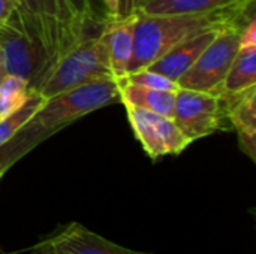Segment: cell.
I'll return each mask as SVG.
<instances>
[{"instance_id": "1", "label": "cell", "mask_w": 256, "mask_h": 254, "mask_svg": "<svg viewBox=\"0 0 256 254\" xmlns=\"http://www.w3.org/2000/svg\"><path fill=\"white\" fill-rule=\"evenodd\" d=\"M111 103H120V85L116 78H100L63 91L42 105L30 121L0 150V175L12 162L50 135Z\"/></svg>"}, {"instance_id": "2", "label": "cell", "mask_w": 256, "mask_h": 254, "mask_svg": "<svg viewBox=\"0 0 256 254\" xmlns=\"http://www.w3.org/2000/svg\"><path fill=\"white\" fill-rule=\"evenodd\" d=\"M249 9H230L213 13H138L132 58L128 73L146 69L180 42L213 28L243 27Z\"/></svg>"}, {"instance_id": "3", "label": "cell", "mask_w": 256, "mask_h": 254, "mask_svg": "<svg viewBox=\"0 0 256 254\" xmlns=\"http://www.w3.org/2000/svg\"><path fill=\"white\" fill-rule=\"evenodd\" d=\"M14 3L24 33L46 54L48 69L87 36L78 28L66 0H14Z\"/></svg>"}, {"instance_id": "4", "label": "cell", "mask_w": 256, "mask_h": 254, "mask_svg": "<svg viewBox=\"0 0 256 254\" xmlns=\"http://www.w3.org/2000/svg\"><path fill=\"white\" fill-rule=\"evenodd\" d=\"M100 78H114L111 73L106 43L102 31L86 36L50 66L36 88L45 99Z\"/></svg>"}, {"instance_id": "5", "label": "cell", "mask_w": 256, "mask_h": 254, "mask_svg": "<svg viewBox=\"0 0 256 254\" xmlns=\"http://www.w3.org/2000/svg\"><path fill=\"white\" fill-rule=\"evenodd\" d=\"M242 28L231 27L220 30L194 66L178 78V87L220 96L222 84L240 49Z\"/></svg>"}, {"instance_id": "6", "label": "cell", "mask_w": 256, "mask_h": 254, "mask_svg": "<svg viewBox=\"0 0 256 254\" xmlns=\"http://www.w3.org/2000/svg\"><path fill=\"white\" fill-rule=\"evenodd\" d=\"M0 67L4 75H15L34 87L48 70L44 49L22 30L16 13L0 25Z\"/></svg>"}, {"instance_id": "7", "label": "cell", "mask_w": 256, "mask_h": 254, "mask_svg": "<svg viewBox=\"0 0 256 254\" xmlns=\"http://www.w3.org/2000/svg\"><path fill=\"white\" fill-rule=\"evenodd\" d=\"M224 117L225 108L220 96L186 88L176 91L172 121L190 142L219 130Z\"/></svg>"}, {"instance_id": "8", "label": "cell", "mask_w": 256, "mask_h": 254, "mask_svg": "<svg viewBox=\"0 0 256 254\" xmlns=\"http://www.w3.org/2000/svg\"><path fill=\"white\" fill-rule=\"evenodd\" d=\"M124 108L136 139L153 160L168 154H180L192 144L172 118L134 106Z\"/></svg>"}, {"instance_id": "9", "label": "cell", "mask_w": 256, "mask_h": 254, "mask_svg": "<svg viewBox=\"0 0 256 254\" xmlns=\"http://www.w3.org/2000/svg\"><path fill=\"white\" fill-rule=\"evenodd\" d=\"M39 250H46L52 254H150L114 244L80 223H72L46 240L40 244Z\"/></svg>"}, {"instance_id": "10", "label": "cell", "mask_w": 256, "mask_h": 254, "mask_svg": "<svg viewBox=\"0 0 256 254\" xmlns=\"http://www.w3.org/2000/svg\"><path fill=\"white\" fill-rule=\"evenodd\" d=\"M224 28H213L202 33H198L174 48H171L166 54H164L160 58H158L154 63L147 66V69L158 72L164 76H166L171 81H178L180 76H183L198 60V57L202 54V51L212 43V40L218 36V33Z\"/></svg>"}, {"instance_id": "11", "label": "cell", "mask_w": 256, "mask_h": 254, "mask_svg": "<svg viewBox=\"0 0 256 254\" xmlns=\"http://www.w3.org/2000/svg\"><path fill=\"white\" fill-rule=\"evenodd\" d=\"M256 88L252 87L238 94L220 96L224 100L225 117L237 132L242 150L256 160Z\"/></svg>"}, {"instance_id": "12", "label": "cell", "mask_w": 256, "mask_h": 254, "mask_svg": "<svg viewBox=\"0 0 256 254\" xmlns=\"http://www.w3.org/2000/svg\"><path fill=\"white\" fill-rule=\"evenodd\" d=\"M136 18L138 15L128 16L123 19H111L102 28L111 73L117 81L123 79L128 75V67L134 49V33Z\"/></svg>"}, {"instance_id": "13", "label": "cell", "mask_w": 256, "mask_h": 254, "mask_svg": "<svg viewBox=\"0 0 256 254\" xmlns=\"http://www.w3.org/2000/svg\"><path fill=\"white\" fill-rule=\"evenodd\" d=\"M255 0H152L140 13H213L230 9H250Z\"/></svg>"}, {"instance_id": "14", "label": "cell", "mask_w": 256, "mask_h": 254, "mask_svg": "<svg viewBox=\"0 0 256 254\" xmlns=\"http://www.w3.org/2000/svg\"><path fill=\"white\" fill-rule=\"evenodd\" d=\"M118 85H120V103H123L124 106H134L172 118L174 105H176V91L147 88V87L129 84L123 79L118 81Z\"/></svg>"}, {"instance_id": "15", "label": "cell", "mask_w": 256, "mask_h": 254, "mask_svg": "<svg viewBox=\"0 0 256 254\" xmlns=\"http://www.w3.org/2000/svg\"><path fill=\"white\" fill-rule=\"evenodd\" d=\"M256 85V46H240L222 84L220 96L238 94Z\"/></svg>"}, {"instance_id": "16", "label": "cell", "mask_w": 256, "mask_h": 254, "mask_svg": "<svg viewBox=\"0 0 256 254\" xmlns=\"http://www.w3.org/2000/svg\"><path fill=\"white\" fill-rule=\"evenodd\" d=\"M45 102L46 99L36 88L32 87L24 105L0 120V148L8 144L30 121V118L42 108Z\"/></svg>"}, {"instance_id": "17", "label": "cell", "mask_w": 256, "mask_h": 254, "mask_svg": "<svg viewBox=\"0 0 256 254\" xmlns=\"http://www.w3.org/2000/svg\"><path fill=\"white\" fill-rule=\"evenodd\" d=\"M30 84L15 75H3L0 82V120L16 111L28 97Z\"/></svg>"}, {"instance_id": "18", "label": "cell", "mask_w": 256, "mask_h": 254, "mask_svg": "<svg viewBox=\"0 0 256 254\" xmlns=\"http://www.w3.org/2000/svg\"><path fill=\"white\" fill-rule=\"evenodd\" d=\"M123 81L129 82V84H135V85H141V87H147V88H154V90H165V91H177L180 87L176 81L168 79L166 76L153 72L150 69H141L132 73H128Z\"/></svg>"}, {"instance_id": "19", "label": "cell", "mask_w": 256, "mask_h": 254, "mask_svg": "<svg viewBox=\"0 0 256 254\" xmlns=\"http://www.w3.org/2000/svg\"><path fill=\"white\" fill-rule=\"evenodd\" d=\"M66 3L78 28L87 34V24L93 18L92 0H66Z\"/></svg>"}, {"instance_id": "20", "label": "cell", "mask_w": 256, "mask_h": 254, "mask_svg": "<svg viewBox=\"0 0 256 254\" xmlns=\"http://www.w3.org/2000/svg\"><path fill=\"white\" fill-rule=\"evenodd\" d=\"M152 0H118V9L116 19H123L128 16L138 15L141 9Z\"/></svg>"}, {"instance_id": "21", "label": "cell", "mask_w": 256, "mask_h": 254, "mask_svg": "<svg viewBox=\"0 0 256 254\" xmlns=\"http://www.w3.org/2000/svg\"><path fill=\"white\" fill-rule=\"evenodd\" d=\"M240 46H256V21L254 16L242 28Z\"/></svg>"}, {"instance_id": "22", "label": "cell", "mask_w": 256, "mask_h": 254, "mask_svg": "<svg viewBox=\"0 0 256 254\" xmlns=\"http://www.w3.org/2000/svg\"><path fill=\"white\" fill-rule=\"evenodd\" d=\"M15 13L14 0H0V25L6 24Z\"/></svg>"}, {"instance_id": "23", "label": "cell", "mask_w": 256, "mask_h": 254, "mask_svg": "<svg viewBox=\"0 0 256 254\" xmlns=\"http://www.w3.org/2000/svg\"><path fill=\"white\" fill-rule=\"evenodd\" d=\"M105 7H106V12H108V16H110V21L111 19H116L117 16V9H118V0H102Z\"/></svg>"}, {"instance_id": "24", "label": "cell", "mask_w": 256, "mask_h": 254, "mask_svg": "<svg viewBox=\"0 0 256 254\" xmlns=\"http://www.w3.org/2000/svg\"><path fill=\"white\" fill-rule=\"evenodd\" d=\"M3 75H4V72H3V69L0 67V82H2V78H3Z\"/></svg>"}, {"instance_id": "25", "label": "cell", "mask_w": 256, "mask_h": 254, "mask_svg": "<svg viewBox=\"0 0 256 254\" xmlns=\"http://www.w3.org/2000/svg\"><path fill=\"white\" fill-rule=\"evenodd\" d=\"M40 254H52V253H50V252H46V250H40Z\"/></svg>"}]
</instances>
